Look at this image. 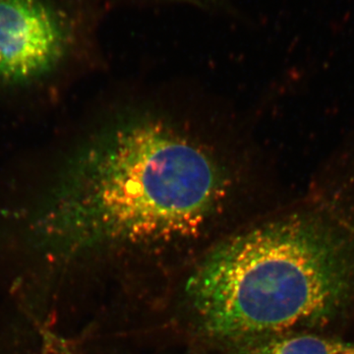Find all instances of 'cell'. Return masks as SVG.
Instances as JSON below:
<instances>
[{
	"label": "cell",
	"instance_id": "1",
	"mask_svg": "<svg viewBox=\"0 0 354 354\" xmlns=\"http://www.w3.org/2000/svg\"><path fill=\"white\" fill-rule=\"evenodd\" d=\"M323 212L286 216L216 246L186 283L200 327L250 341L329 323L354 293V242Z\"/></svg>",
	"mask_w": 354,
	"mask_h": 354
},
{
	"label": "cell",
	"instance_id": "2",
	"mask_svg": "<svg viewBox=\"0 0 354 354\" xmlns=\"http://www.w3.org/2000/svg\"><path fill=\"white\" fill-rule=\"evenodd\" d=\"M227 177L189 137L153 118H128L80 158L67 215L86 241L139 243L188 236L220 208Z\"/></svg>",
	"mask_w": 354,
	"mask_h": 354
},
{
	"label": "cell",
	"instance_id": "3",
	"mask_svg": "<svg viewBox=\"0 0 354 354\" xmlns=\"http://www.w3.org/2000/svg\"><path fill=\"white\" fill-rule=\"evenodd\" d=\"M239 354H354V342L307 333H285L247 341Z\"/></svg>",
	"mask_w": 354,
	"mask_h": 354
},
{
	"label": "cell",
	"instance_id": "4",
	"mask_svg": "<svg viewBox=\"0 0 354 354\" xmlns=\"http://www.w3.org/2000/svg\"><path fill=\"white\" fill-rule=\"evenodd\" d=\"M111 8L118 6H152L179 4L202 9L211 13L235 15L232 0H108Z\"/></svg>",
	"mask_w": 354,
	"mask_h": 354
}]
</instances>
